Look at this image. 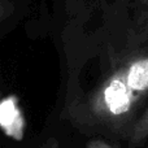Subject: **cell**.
I'll list each match as a JSON object with an SVG mask.
<instances>
[{
  "instance_id": "cell-1",
  "label": "cell",
  "mask_w": 148,
  "mask_h": 148,
  "mask_svg": "<svg viewBox=\"0 0 148 148\" xmlns=\"http://www.w3.org/2000/svg\"><path fill=\"white\" fill-rule=\"evenodd\" d=\"M68 55V77L91 75L88 87L65 95L61 118L84 135L127 140L148 99V34H139L127 8L103 10L101 22Z\"/></svg>"
},
{
  "instance_id": "cell-2",
  "label": "cell",
  "mask_w": 148,
  "mask_h": 148,
  "mask_svg": "<svg viewBox=\"0 0 148 148\" xmlns=\"http://www.w3.org/2000/svg\"><path fill=\"white\" fill-rule=\"evenodd\" d=\"M127 13L134 30L139 34H148V0H130Z\"/></svg>"
},
{
  "instance_id": "cell-3",
  "label": "cell",
  "mask_w": 148,
  "mask_h": 148,
  "mask_svg": "<svg viewBox=\"0 0 148 148\" xmlns=\"http://www.w3.org/2000/svg\"><path fill=\"white\" fill-rule=\"evenodd\" d=\"M148 138V105L142 110L140 116L138 117L133 131L130 134V138L127 139V143L130 148L140 147Z\"/></svg>"
},
{
  "instance_id": "cell-4",
  "label": "cell",
  "mask_w": 148,
  "mask_h": 148,
  "mask_svg": "<svg viewBox=\"0 0 148 148\" xmlns=\"http://www.w3.org/2000/svg\"><path fill=\"white\" fill-rule=\"evenodd\" d=\"M86 148H117V147L108 139L97 136V138L90 139L86 143Z\"/></svg>"
},
{
  "instance_id": "cell-5",
  "label": "cell",
  "mask_w": 148,
  "mask_h": 148,
  "mask_svg": "<svg viewBox=\"0 0 148 148\" xmlns=\"http://www.w3.org/2000/svg\"><path fill=\"white\" fill-rule=\"evenodd\" d=\"M35 148H60V142L56 138H48L40 146H38Z\"/></svg>"
},
{
  "instance_id": "cell-6",
  "label": "cell",
  "mask_w": 148,
  "mask_h": 148,
  "mask_svg": "<svg viewBox=\"0 0 148 148\" xmlns=\"http://www.w3.org/2000/svg\"><path fill=\"white\" fill-rule=\"evenodd\" d=\"M147 148H148V147H147Z\"/></svg>"
}]
</instances>
